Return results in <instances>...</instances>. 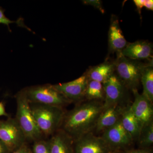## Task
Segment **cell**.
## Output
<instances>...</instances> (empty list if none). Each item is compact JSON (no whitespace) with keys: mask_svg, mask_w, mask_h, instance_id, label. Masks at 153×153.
Here are the masks:
<instances>
[{"mask_svg":"<svg viewBox=\"0 0 153 153\" xmlns=\"http://www.w3.org/2000/svg\"><path fill=\"white\" fill-rule=\"evenodd\" d=\"M108 50L109 53H120L128 43L123 34L117 17L112 16L108 31Z\"/></svg>","mask_w":153,"mask_h":153,"instance_id":"cell-12","label":"cell"},{"mask_svg":"<svg viewBox=\"0 0 153 153\" xmlns=\"http://www.w3.org/2000/svg\"><path fill=\"white\" fill-rule=\"evenodd\" d=\"M103 110V103L100 101L88 100L77 105L65 114L60 129L74 141L95 128Z\"/></svg>","mask_w":153,"mask_h":153,"instance_id":"cell-1","label":"cell"},{"mask_svg":"<svg viewBox=\"0 0 153 153\" xmlns=\"http://www.w3.org/2000/svg\"></svg>","mask_w":153,"mask_h":153,"instance_id":"cell-30","label":"cell"},{"mask_svg":"<svg viewBox=\"0 0 153 153\" xmlns=\"http://www.w3.org/2000/svg\"><path fill=\"white\" fill-rule=\"evenodd\" d=\"M31 111L43 135H52L60 128L65 116L63 108L30 103Z\"/></svg>","mask_w":153,"mask_h":153,"instance_id":"cell-2","label":"cell"},{"mask_svg":"<svg viewBox=\"0 0 153 153\" xmlns=\"http://www.w3.org/2000/svg\"><path fill=\"white\" fill-rule=\"evenodd\" d=\"M132 91L134 99L131 107L142 128L153 122L152 103L142 94H140L137 89Z\"/></svg>","mask_w":153,"mask_h":153,"instance_id":"cell-11","label":"cell"},{"mask_svg":"<svg viewBox=\"0 0 153 153\" xmlns=\"http://www.w3.org/2000/svg\"><path fill=\"white\" fill-rule=\"evenodd\" d=\"M102 85L104 91L103 109L121 104L125 96L127 88L117 75L114 73Z\"/></svg>","mask_w":153,"mask_h":153,"instance_id":"cell-8","label":"cell"},{"mask_svg":"<svg viewBox=\"0 0 153 153\" xmlns=\"http://www.w3.org/2000/svg\"><path fill=\"white\" fill-rule=\"evenodd\" d=\"M8 117H9L10 115L8 114L6 112L5 108L4 103L3 102H0V116Z\"/></svg>","mask_w":153,"mask_h":153,"instance_id":"cell-27","label":"cell"},{"mask_svg":"<svg viewBox=\"0 0 153 153\" xmlns=\"http://www.w3.org/2000/svg\"><path fill=\"white\" fill-rule=\"evenodd\" d=\"M16 97L17 111L15 118L25 134L27 140L34 142L41 139L43 134L36 123L25 91H19Z\"/></svg>","mask_w":153,"mask_h":153,"instance_id":"cell-3","label":"cell"},{"mask_svg":"<svg viewBox=\"0 0 153 153\" xmlns=\"http://www.w3.org/2000/svg\"><path fill=\"white\" fill-rule=\"evenodd\" d=\"M120 120L123 127L131 135L133 139L138 138L142 126L133 112L131 105L124 107Z\"/></svg>","mask_w":153,"mask_h":153,"instance_id":"cell-16","label":"cell"},{"mask_svg":"<svg viewBox=\"0 0 153 153\" xmlns=\"http://www.w3.org/2000/svg\"><path fill=\"white\" fill-rule=\"evenodd\" d=\"M4 9L0 7V24L7 25L9 28V30L10 29V27H9L10 24L14 23H16L19 24V22L11 21L8 18H7L4 13Z\"/></svg>","mask_w":153,"mask_h":153,"instance_id":"cell-23","label":"cell"},{"mask_svg":"<svg viewBox=\"0 0 153 153\" xmlns=\"http://www.w3.org/2000/svg\"><path fill=\"white\" fill-rule=\"evenodd\" d=\"M113 63L106 62L91 67L85 74L88 80L98 81L103 84L114 74Z\"/></svg>","mask_w":153,"mask_h":153,"instance_id":"cell-17","label":"cell"},{"mask_svg":"<svg viewBox=\"0 0 153 153\" xmlns=\"http://www.w3.org/2000/svg\"><path fill=\"white\" fill-rule=\"evenodd\" d=\"M85 97L88 100L100 102L104 100V91L102 83L98 81L88 80Z\"/></svg>","mask_w":153,"mask_h":153,"instance_id":"cell-19","label":"cell"},{"mask_svg":"<svg viewBox=\"0 0 153 153\" xmlns=\"http://www.w3.org/2000/svg\"><path fill=\"white\" fill-rule=\"evenodd\" d=\"M120 53L132 60L149 59L152 57L153 45L147 41H137L128 44Z\"/></svg>","mask_w":153,"mask_h":153,"instance_id":"cell-13","label":"cell"},{"mask_svg":"<svg viewBox=\"0 0 153 153\" xmlns=\"http://www.w3.org/2000/svg\"><path fill=\"white\" fill-rule=\"evenodd\" d=\"M51 153H74V140L59 128L49 140Z\"/></svg>","mask_w":153,"mask_h":153,"instance_id":"cell-15","label":"cell"},{"mask_svg":"<svg viewBox=\"0 0 153 153\" xmlns=\"http://www.w3.org/2000/svg\"><path fill=\"white\" fill-rule=\"evenodd\" d=\"M10 153H33V152L32 149H31L26 143H25L16 150Z\"/></svg>","mask_w":153,"mask_h":153,"instance_id":"cell-24","label":"cell"},{"mask_svg":"<svg viewBox=\"0 0 153 153\" xmlns=\"http://www.w3.org/2000/svg\"><path fill=\"white\" fill-rule=\"evenodd\" d=\"M144 7L149 10H153V1L152 0H145Z\"/></svg>","mask_w":153,"mask_h":153,"instance_id":"cell-28","label":"cell"},{"mask_svg":"<svg viewBox=\"0 0 153 153\" xmlns=\"http://www.w3.org/2000/svg\"><path fill=\"white\" fill-rule=\"evenodd\" d=\"M0 140L11 153L26 143L27 139L16 119L0 121Z\"/></svg>","mask_w":153,"mask_h":153,"instance_id":"cell-6","label":"cell"},{"mask_svg":"<svg viewBox=\"0 0 153 153\" xmlns=\"http://www.w3.org/2000/svg\"><path fill=\"white\" fill-rule=\"evenodd\" d=\"M142 83V94L149 101L152 103L153 101V63L147 64L143 69L140 78Z\"/></svg>","mask_w":153,"mask_h":153,"instance_id":"cell-18","label":"cell"},{"mask_svg":"<svg viewBox=\"0 0 153 153\" xmlns=\"http://www.w3.org/2000/svg\"><path fill=\"white\" fill-rule=\"evenodd\" d=\"M145 0H134V2L136 6L138 12L140 15L141 14V10L144 6Z\"/></svg>","mask_w":153,"mask_h":153,"instance_id":"cell-25","label":"cell"},{"mask_svg":"<svg viewBox=\"0 0 153 153\" xmlns=\"http://www.w3.org/2000/svg\"><path fill=\"white\" fill-rule=\"evenodd\" d=\"M83 3L85 5L93 6L99 10L102 14L104 13L105 10L102 7L101 1L100 0H85L83 1Z\"/></svg>","mask_w":153,"mask_h":153,"instance_id":"cell-22","label":"cell"},{"mask_svg":"<svg viewBox=\"0 0 153 153\" xmlns=\"http://www.w3.org/2000/svg\"><path fill=\"white\" fill-rule=\"evenodd\" d=\"M102 133L101 137L112 152L127 147L133 141L131 135L123 126L120 119Z\"/></svg>","mask_w":153,"mask_h":153,"instance_id":"cell-7","label":"cell"},{"mask_svg":"<svg viewBox=\"0 0 153 153\" xmlns=\"http://www.w3.org/2000/svg\"><path fill=\"white\" fill-rule=\"evenodd\" d=\"M141 149H147L153 143V123L148 124L142 128L138 137Z\"/></svg>","mask_w":153,"mask_h":153,"instance_id":"cell-20","label":"cell"},{"mask_svg":"<svg viewBox=\"0 0 153 153\" xmlns=\"http://www.w3.org/2000/svg\"><path fill=\"white\" fill-rule=\"evenodd\" d=\"M124 107L121 104H117L103 109L96 125L97 132H103L117 123L120 119Z\"/></svg>","mask_w":153,"mask_h":153,"instance_id":"cell-14","label":"cell"},{"mask_svg":"<svg viewBox=\"0 0 153 153\" xmlns=\"http://www.w3.org/2000/svg\"><path fill=\"white\" fill-rule=\"evenodd\" d=\"M124 153H152V152L147 149H140L127 151Z\"/></svg>","mask_w":153,"mask_h":153,"instance_id":"cell-26","label":"cell"},{"mask_svg":"<svg viewBox=\"0 0 153 153\" xmlns=\"http://www.w3.org/2000/svg\"><path fill=\"white\" fill-rule=\"evenodd\" d=\"M33 153H51L49 140L41 139L34 141L32 150Z\"/></svg>","mask_w":153,"mask_h":153,"instance_id":"cell-21","label":"cell"},{"mask_svg":"<svg viewBox=\"0 0 153 153\" xmlns=\"http://www.w3.org/2000/svg\"><path fill=\"white\" fill-rule=\"evenodd\" d=\"M114 63L115 71L117 75L127 88L137 89L140 82L143 69L147 65L138 60H132L121 54H117Z\"/></svg>","mask_w":153,"mask_h":153,"instance_id":"cell-4","label":"cell"},{"mask_svg":"<svg viewBox=\"0 0 153 153\" xmlns=\"http://www.w3.org/2000/svg\"><path fill=\"white\" fill-rule=\"evenodd\" d=\"M30 103L63 108L71 102L57 91L52 85H37L24 89Z\"/></svg>","mask_w":153,"mask_h":153,"instance_id":"cell-5","label":"cell"},{"mask_svg":"<svg viewBox=\"0 0 153 153\" xmlns=\"http://www.w3.org/2000/svg\"><path fill=\"white\" fill-rule=\"evenodd\" d=\"M74 153H113L101 137L89 133L74 141Z\"/></svg>","mask_w":153,"mask_h":153,"instance_id":"cell-10","label":"cell"},{"mask_svg":"<svg viewBox=\"0 0 153 153\" xmlns=\"http://www.w3.org/2000/svg\"><path fill=\"white\" fill-rule=\"evenodd\" d=\"M10 151L3 143L0 140V153H10Z\"/></svg>","mask_w":153,"mask_h":153,"instance_id":"cell-29","label":"cell"},{"mask_svg":"<svg viewBox=\"0 0 153 153\" xmlns=\"http://www.w3.org/2000/svg\"><path fill=\"white\" fill-rule=\"evenodd\" d=\"M88 80L84 74L70 82L52 85V86L71 102L79 101L85 97Z\"/></svg>","mask_w":153,"mask_h":153,"instance_id":"cell-9","label":"cell"}]
</instances>
